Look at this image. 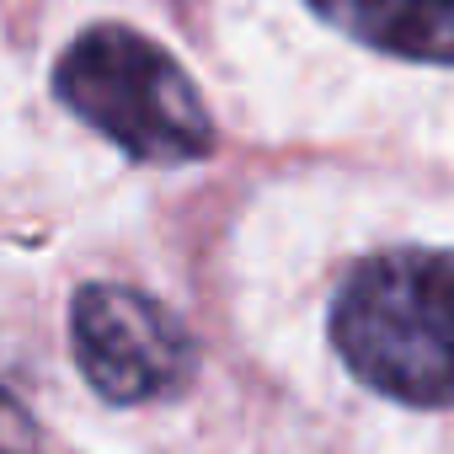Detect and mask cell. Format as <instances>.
Masks as SVG:
<instances>
[{
	"mask_svg": "<svg viewBox=\"0 0 454 454\" xmlns=\"http://www.w3.org/2000/svg\"><path fill=\"white\" fill-rule=\"evenodd\" d=\"M305 6L374 54L454 65V0H305Z\"/></svg>",
	"mask_w": 454,
	"mask_h": 454,
	"instance_id": "277c9868",
	"label": "cell"
},
{
	"mask_svg": "<svg viewBox=\"0 0 454 454\" xmlns=\"http://www.w3.org/2000/svg\"><path fill=\"white\" fill-rule=\"evenodd\" d=\"M70 342L86 385L113 406L176 395L198 364L187 326L129 284H86L70 300Z\"/></svg>",
	"mask_w": 454,
	"mask_h": 454,
	"instance_id": "3957f363",
	"label": "cell"
},
{
	"mask_svg": "<svg viewBox=\"0 0 454 454\" xmlns=\"http://www.w3.org/2000/svg\"><path fill=\"white\" fill-rule=\"evenodd\" d=\"M59 102L134 160H203L214 150V118L187 70L134 27H86L54 65Z\"/></svg>",
	"mask_w": 454,
	"mask_h": 454,
	"instance_id": "7a4b0ae2",
	"label": "cell"
},
{
	"mask_svg": "<svg viewBox=\"0 0 454 454\" xmlns=\"http://www.w3.org/2000/svg\"><path fill=\"white\" fill-rule=\"evenodd\" d=\"M332 342L369 390L422 411L454 406V252L364 257L337 289Z\"/></svg>",
	"mask_w": 454,
	"mask_h": 454,
	"instance_id": "6da1fadb",
	"label": "cell"
},
{
	"mask_svg": "<svg viewBox=\"0 0 454 454\" xmlns=\"http://www.w3.org/2000/svg\"><path fill=\"white\" fill-rule=\"evenodd\" d=\"M0 454H43L38 443V422L27 417V406L0 385Z\"/></svg>",
	"mask_w": 454,
	"mask_h": 454,
	"instance_id": "5b68a950",
	"label": "cell"
}]
</instances>
